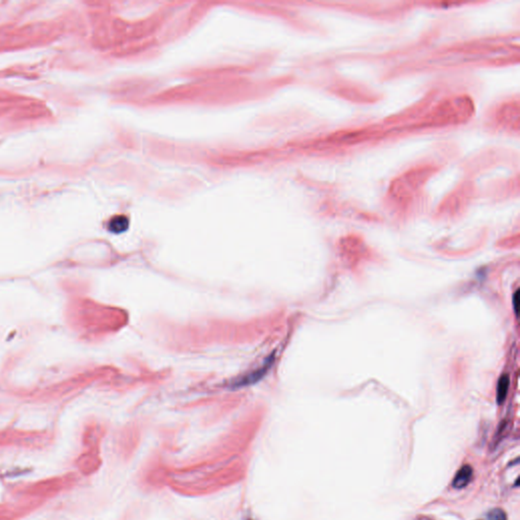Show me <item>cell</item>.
Returning <instances> with one entry per match:
<instances>
[{
  "label": "cell",
  "mask_w": 520,
  "mask_h": 520,
  "mask_svg": "<svg viewBox=\"0 0 520 520\" xmlns=\"http://www.w3.org/2000/svg\"><path fill=\"white\" fill-rule=\"evenodd\" d=\"M519 101L510 100L503 103L496 112V122L503 130L518 135L520 129Z\"/></svg>",
  "instance_id": "4"
},
{
  "label": "cell",
  "mask_w": 520,
  "mask_h": 520,
  "mask_svg": "<svg viewBox=\"0 0 520 520\" xmlns=\"http://www.w3.org/2000/svg\"><path fill=\"white\" fill-rule=\"evenodd\" d=\"M128 218L124 215H118L111 219L109 224V230L112 233H123L128 228Z\"/></svg>",
  "instance_id": "7"
},
{
  "label": "cell",
  "mask_w": 520,
  "mask_h": 520,
  "mask_svg": "<svg viewBox=\"0 0 520 520\" xmlns=\"http://www.w3.org/2000/svg\"><path fill=\"white\" fill-rule=\"evenodd\" d=\"M509 376L508 375H502L498 382V388H497V401L499 405H501L507 395L508 388H509Z\"/></svg>",
  "instance_id": "8"
},
{
  "label": "cell",
  "mask_w": 520,
  "mask_h": 520,
  "mask_svg": "<svg viewBox=\"0 0 520 520\" xmlns=\"http://www.w3.org/2000/svg\"><path fill=\"white\" fill-rule=\"evenodd\" d=\"M246 470L247 466L243 460L234 458L232 461L218 467L215 471L205 473L197 479L185 482L174 481L170 485L179 494L201 496L237 484L245 477Z\"/></svg>",
  "instance_id": "1"
},
{
  "label": "cell",
  "mask_w": 520,
  "mask_h": 520,
  "mask_svg": "<svg viewBox=\"0 0 520 520\" xmlns=\"http://www.w3.org/2000/svg\"><path fill=\"white\" fill-rule=\"evenodd\" d=\"M488 520H507V516L505 511L500 508H495L488 513Z\"/></svg>",
  "instance_id": "9"
},
{
  "label": "cell",
  "mask_w": 520,
  "mask_h": 520,
  "mask_svg": "<svg viewBox=\"0 0 520 520\" xmlns=\"http://www.w3.org/2000/svg\"><path fill=\"white\" fill-rule=\"evenodd\" d=\"M513 308H514V313H515L516 317H518V314H519V291L518 290L514 293V296H513Z\"/></svg>",
  "instance_id": "10"
},
{
  "label": "cell",
  "mask_w": 520,
  "mask_h": 520,
  "mask_svg": "<svg viewBox=\"0 0 520 520\" xmlns=\"http://www.w3.org/2000/svg\"><path fill=\"white\" fill-rule=\"evenodd\" d=\"M473 476H474V470L473 468L470 466V465H465L463 466L458 472L456 473L454 479H453V482H452V487L456 490H461V489H465L467 486L470 485V483L472 482L473 480Z\"/></svg>",
  "instance_id": "5"
},
{
  "label": "cell",
  "mask_w": 520,
  "mask_h": 520,
  "mask_svg": "<svg viewBox=\"0 0 520 520\" xmlns=\"http://www.w3.org/2000/svg\"><path fill=\"white\" fill-rule=\"evenodd\" d=\"M270 364V363H269ZM269 364L268 363H265L260 369L254 371V372L250 373L249 375H246L244 376L243 378H241V380H239V382L237 383V386H245L249 383H254V382H257L259 379H261V377L263 376V374H265L268 369H269Z\"/></svg>",
  "instance_id": "6"
},
{
  "label": "cell",
  "mask_w": 520,
  "mask_h": 520,
  "mask_svg": "<svg viewBox=\"0 0 520 520\" xmlns=\"http://www.w3.org/2000/svg\"><path fill=\"white\" fill-rule=\"evenodd\" d=\"M475 112V103L470 96H454L441 101L437 106L433 107L423 117L419 125L425 128L461 125L470 121Z\"/></svg>",
  "instance_id": "2"
},
{
  "label": "cell",
  "mask_w": 520,
  "mask_h": 520,
  "mask_svg": "<svg viewBox=\"0 0 520 520\" xmlns=\"http://www.w3.org/2000/svg\"><path fill=\"white\" fill-rule=\"evenodd\" d=\"M436 172L437 168L432 165L414 167L392 180L388 188L389 194L395 198L410 197L422 191Z\"/></svg>",
  "instance_id": "3"
}]
</instances>
